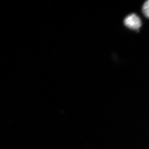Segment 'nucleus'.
<instances>
[{"label":"nucleus","instance_id":"2","mask_svg":"<svg viewBox=\"0 0 149 149\" xmlns=\"http://www.w3.org/2000/svg\"><path fill=\"white\" fill-rule=\"evenodd\" d=\"M143 12L145 16L149 18V0L144 3L143 6Z\"/></svg>","mask_w":149,"mask_h":149},{"label":"nucleus","instance_id":"1","mask_svg":"<svg viewBox=\"0 0 149 149\" xmlns=\"http://www.w3.org/2000/svg\"><path fill=\"white\" fill-rule=\"evenodd\" d=\"M125 26L132 30H139L142 25L140 17L135 14L129 15L124 20Z\"/></svg>","mask_w":149,"mask_h":149}]
</instances>
